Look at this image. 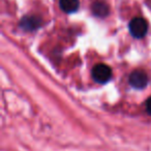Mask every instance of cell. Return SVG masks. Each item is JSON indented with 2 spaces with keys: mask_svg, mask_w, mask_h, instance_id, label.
<instances>
[{
  "mask_svg": "<svg viewBox=\"0 0 151 151\" xmlns=\"http://www.w3.org/2000/svg\"><path fill=\"white\" fill-rule=\"evenodd\" d=\"M92 78L97 83H107L112 78V69L110 66L104 63L96 64L92 68Z\"/></svg>",
  "mask_w": 151,
  "mask_h": 151,
  "instance_id": "obj_1",
  "label": "cell"
},
{
  "mask_svg": "<svg viewBox=\"0 0 151 151\" xmlns=\"http://www.w3.org/2000/svg\"><path fill=\"white\" fill-rule=\"evenodd\" d=\"M42 25V20L35 16L24 17L20 22V26L24 30H35Z\"/></svg>",
  "mask_w": 151,
  "mask_h": 151,
  "instance_id": "obj_4",
  "label": "cell"
},
{
  "mask_svg": "<svg viewBox=\"0 0 151 151\" xmlns=\"http://www.w3.org/2000/svg\"><path fill=\"white\" fill-rule=\"evenodd\" d=\"M61 9L65 13H73L79 9V0H60L59 1Z\"/></svg>",
  "mask_w": 151,
  "mask_h": 151,
  "instance_id": "obj_5",
  "label": "cell"
},
{
  "mask_svg": "<svg viewBox=\"0 0 151 151\" xmlns=\"http://www.w3.org/2000/svg\"><path fill=\"white\" fill-rule=\"evenodd\" d=\"M92 12L97 17H106L109 14V6L104 1H97V2L93 3Z\"/></svg>",
  "mask_w": 151,
  "mask_h": 151,
  "instance_id": "obj_6",
  "label": "cell"
},
{
  "mask_svg": "<svg viewBox=\"0 0 151 151\" xmlns=\"http://www.w3.org/2000/svg\"><path fill=\"white\" fill-rule=\"evenodd\" d=\"M129 83L132 87L137 89H142L148 84V77L146 73L141 69H136L129 76Z\"/></svg>",
  "mask_w": 151,
  "mask_h": 151,
  "instance_id": "obj_3",
  "label": "cell"
},
{
  "mask_svg": "<svg viewBox=\"0 0 151 151\" xmlns=\"http://www.w3.org/2000/svg\"><path fill=\"white\" fill-rule=\"evenodd\" d=\"M146 110H147V112L151 115V97L148 99V101H146Z\"/></svg>",
  "mask_w": 151,
  "mask_h": 151,
  "instance_id": "obj_7",
  "label": "cell"
},
{
  "mask_svg": "<svg viewBox=\"0 0 151 151\" xmlns=\"http://www.w3.org/2000/svg\"><path fill=\"white\" fill-rule=\"evenodd\" d=\"M148 25L143 18H134L129 23V31L134 37L142 38L146 35Z\"/></svg>",
  "mask_w": 151,
  "mask_h": 151,
  "instance_id": "obj_2",
  "label": "cell"
}]
</instances>
